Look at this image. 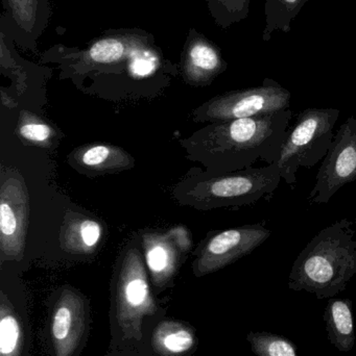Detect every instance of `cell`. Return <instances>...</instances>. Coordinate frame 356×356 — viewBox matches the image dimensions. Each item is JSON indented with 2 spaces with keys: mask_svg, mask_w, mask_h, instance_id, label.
Segmentation results:
<instances>
[{
  "mask_svg": "<svg viewBox=\"0 0 356 356\" xmlns=\"http://www.w3.org/2000/svg\"><path fill=\"white\" fill-rule=\"evenodd\" d=\"M256 356H299L292 341L268 332H251L247 337Z\"/></svg>",
  "mask_w": 356,
  "mask_h": 356,
  "instance_id": "7402d4cb",
  "label": "cell"
},
{
  "mask_svg": "<svg viewBox=\"0 0 356 356\" xmlns=\"http://www.w3.org/2000/svg\"><path fill=\"white\" fill-rule=\"evenodd\" d=\"M0 29L22 49L35 51L52 16L50 0H2Z\"/></svg>",
  "mask_w": 356,
  "mask_h": 356,
  "instance_id": "8fae6325",
  "label": "cell"
},
{
  "mask_svg": "<svg viewBox=\"0 0 356 356\" xmlns=\"http://www.w3.org/2000/svg\"><path fill=\"white\" fill-rule=\"evenodd\" d=\"M102 227L98 221L79 217L66 220L61 230V246L71 253L90 254L102 238Z\"/></svg>",
  "mask_w": 356,
  "mask_h": 356,
  "instance_id": "e0dca14e",
  "label": "cell"
},
{
  "mask_svg": "<svg viewBox=\"0 0 356 356\" xmlns=\"http://www.w3.org/2000/svg\"><path fill=\"white\" fill-rule=\"evenodd\" d=\"M22 328L6 295L0 303V356H20L22 348Z\"/></svg>",
  "mask_w": 356,
  "mask_h": 356,
  "instance_id": "ffe728a7",
  "label": "cell"
},
{
  "mask_svg": "<svg viewBox=\"0 0 356 356\" xmlns=\"http://www.w3.org/2000/svg\"><path fill=\"white\" fill-rule=\"evenodd\" d=\"M355 180L356 118L350 116L334 135L307 200L311 204H325L345 184Z\"/></svg>",
  "mask_w": 356,
  "mask_h": 356,
  "instance_id": "9c48e42d",
  "label": "cell"
},
{
  "mask_svg": "<svg viewBox=\"0 0 356 356\" xmlns=\"http://www.w3.org/2000/svg\"><path fill=\"white\" fill-rule=\"evenodd\" d=\"M355 222L342 219L323 228L297 257L288 289L330 299L344 292L356 274Z\"/></svg>",
  "mask_w": 356,
  "mask_h": 356,
  "instance_id": "3957f363",
  "label": "cell"
},
{
  "mask_svg": "<svg viewBox=\"0 0 356 356\" xmlns=\"http://www.w3.org/2000/svg\"><path fill=\"white\" fill-rule=\"evenodd\" d=\"M340 113L336 108H307L288 127L277 162L280 175L288 186L296 184L301 167L313 168L324 160L334 141Z\"/></svg>",
  "mask_w": 356,
  "mask_h": 356,
  "instance_id": "5b68a950",
  "label": "cell"
},
{
  "mask_svg": "<svg viewBox=\"0 0 356 356\" xmlns=\"http://www.w3.org/2000/svg\"><path fill=\"white\" fill-rule=\"evenodd\" d=\"M41 62L58 65L64 76L94 83L107 79L144 83L175 71L154 35L137 27L107 29L83 48L56 44L42 54Z\"/></svg>",
  "mask_w": 356,
  "mask_h": 356,
  "instance_id": "6da1fadb",
  "label": "cell"
},
{
  "mask_svg": "<svg viewBox=\"0 0 356 356\" xmlns=\"http://www.w3.org/2000/svg\"><path fill=\"white\" fill-rule=\"evenodd\" d=\"M281 180L277 163L219 175L194 169L175 186L173 194L179 204L198 211L245 207L273 194Z\"/></svg>",
  "mask_w": 356,
  "mask_h": 356,
  "instance_id": "277c9868",
  "label": "cell"
},
{
  "mask_svg": "<svg viewBox=\"0 0 356 356\" xmlns=\"http://www.w3.org/2000/svg\"><path fill=\"white\" fill-rule=\"evenodd\" d=\"M293 112L209 123L181 144L188 160L204 167L207 175H219L252 168L258 161L272 165L280 158Z\"/></svg>",
  "mask_w": 356,
  "mask_h": 356,
  "instance_id": "7a4b0ae2",
  "label": "cell"
},
{
  "mask_svg": "<svg viewBox=\"0 0 356 356\" xmlns=\"http://www.w3.org/2000/svg\"><path fill=\"white\" fill-rule=\"evenodd\" d=\"M227 68L228 63L223 58L221 48L192 27L181 54L184 81L190 86L205 87L210 85Z\"/></svg>",
  "mask_w": 356,
  "mask_h": 356,
  "instance_id": "7c38bea8",
  "label": "cell"
},
{
  "mask_svg": "<svg viewBox=\"0 0 356 356\" xmlns=\"http://www.w3.org/2000/svg\"><path fill=\"white\" fill-rule=\"evenodd\" d=\"M309 0H265V27L263 41L269 42L275 31H292V21Z\"/></svg>",
  "mask_w": 356,
  "mask_h": 356,
  "instance_id": "d6986e66",
  "label": "cell"
},
{
  "mask_svg": "<svg viewBox=\"0 0 356 356\" xmlns=\"http://www.w3.org/2000/svg\"><path fill=\"white\" fill-rule=\"evenodd\" d=\"M251 0H206L215 24L226 29L245 20L250 12Z\"/></svg>",
  "mask_w": 356,
  "mask_h": 356,
  "instance_id": "603a6c76",
  "label": "cell"
},
{
  "mask_svg": "<svg viewBox=\"0 0 356 356\" xmlns=\"http://www.w3.org/2000/svg\"><path fill=\"white\" fill-rule=\"evenodd\" d=\"M271 234V230L263 223L215 232L200 247L194 261V273L196 276L207 275L235 263L251 254Z\"/></svg>",
  "mask_w": 356,
  "mask_h": 356,
  "instance_id": "30bf717a",
  "label": "cell"
},
{
  "mask_svg": "<svg viewBox=\"0 0 356 356\" xmlns=\"http://www.w3.org/2000/svg\"><path fill=\"white\" fill-rule=\"evenodd\" d=\"M328 341L341 353H349L355 345L353 301L330 298L323 316Z\"/></svg>",
  "mask_w": 356,
  "mask_h": 356,
  "instance_id": "2e32d148",
  "label": "cell"
},
{
  "mask_svg": "<svg viewBox=\"0 0 356 356\" xmlns=\"http://www.w3.org/2000/svg\"><path fill=\"white\" fill-rule=\"evenodd\" d=\"M0 186V252L2 261H20L29 228V197L24 179L15 171H2Z\"/></svg>",
  "mask_w": 356,
  "mask_h": 356,
  "instance_id": "ba28073f",
  "label": "cell"
},
{
  "mask_svg": "<svg viewBox=\"0 0 356 356\" xmlns=\"http://www.w3.org/2000/svg\"><path fill=\"white\" fill-rule=\"evenodd\" d=\"M196 339L189 328L178 322H164L155 330L153 346L162 355L175 356L187 353Z\"/></svg>",
  "mask_w": 356,
  "mask_h": 356,
  "instance_id": "ac0fdd59",
  "label": "cell"
},
{
  "mask_svg": "<svg viewBox=\"0 0 356 356\" xmlns=\"http://www.w3.org/2000/svg\"><path fill=\"white\" fill-rule=\"evenodd\" d=\"M19 137L29 145L49 148L56 139V131L37 115L22 111L19 117Z\"/></svg>",
  "mask_w": 356,
  "mask_h": 356,
  "instance_id": "44dd1931",
  "label": "cell"
},
{
  "mask_svg": "<svg viewBox=\"0 0 356 356\" xmlns=\"http://www.w3.org/2000/svg\"><path fill=\"white\" fill-rule=\"evenodd\" d=\"M68 164L77 172L94 177L133 168L135 160L118 146L87 144L71 152Z\"/></svg>",
  "mask_w": 356,
  "mask_h": 356,
  "instance_id": "9a60e30c",
  "label": "cell"
},
{
  "mask_svg": "<svg viewBox=\"0 0 356 356\" xmlns=\"http://www.w3.org/2000/svg\"><path fill=\"white\" fill-rule=\"evenodd\" d=\"M84 299L73 291H63L52 313V339L56 356H73L86 330Z\"/></svg>",
  "mask_w": 356,
  "mask_h": 356,
  "instance_id": "4fadbf2b",
  "label": "cell"
},
{
  "mask_svg": "<svg viewBox=\"0 0 356 356\" xmlns=\"http://www.w3.org/2000/svg\"><path fill=\"white\" fill-rule=\"evenodd\" d=\"M167 234H148L144 236L146 264L156 286L167 284L178 269L179 248L184 251L190 246L184 230H173Z\"/></svg>",
  "mask_w": 356,
  "mask_h": 356,
  "instance_id": "5bb4252c",
  "label": "cell"
},
{
  "mask_svg": "<svg viewBox=\"0 0 356 356\" xmlns=\"http://www.w3.org/2000/svg\"><path fill=\"white\" fill-rule=\"evenodd\" d=\"M146 265L137 248H131L121 261L116 284V318L123 338L139 340L142 321L156 312Z\"/></svg>",
  "mask_w": 356,
  "mask_h": 356,
  "instance_id": "52a82bcc",
  "label": "cell"
},
{
  "mask_svg": "<svg viewBox=\"0 0 356 356\" xmlns=\"http://www.w3.org/2000/svg\"><path fill=\"white\" fill-rule=\"evenodd\" d=\"M292 93L274 79L257 87L226 92L201 104L192 112L196 122H226L272 114L290 108Z\"/></svg>",
  "mask_w": 356,
  "mask_h": 356,
  "instance_id": "8992f818",
  "label": "cell"
}]
</instances>
